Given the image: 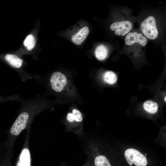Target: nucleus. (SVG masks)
Segmentation results:
<instances>
[{"label":"nucleus","mask_w":166,"mask_h":166,"mask_svg":"<svg viewBox=\"0 0 166 166\" xmlns=\"http://www.w3.org/2000/svg\"><path fill=\"white\" fill-rule=\"evenodd\" d=\"M140 29L141 33L149 39L154 40L158 36L156 19L153 16L148 17L141 22Z\"/></svg>","instance_id":"obj_1"},{"label":"nucleus","mask_w":166,"mask_h":166,"mask_svg":"<svg viewBox=\"0 0 166 166\" xmlns=\"http://www.w3.org/2000/svg\"><path fill=\"white\" fill-rule=\"evenodd\" d=\"M124 155L130 166L133 164L135 166H147L148 161L146 157L138 150L133 148L126 150Z\"/></svg>","instance_id":"obj_2"},{"label":"nucleus","mask_w":166,"mask_h":166,"mask_svg":"<svg viewBox=\"0 0 166 166\" xmlns=\"http://www.w3.org/2000/svg\"><path fill=\"white\" fill-rule=\"evenodd\" d=\"M50 82L52 89L57 92L62 91L66 85L67 78L65 76L59 72H55L51 75Z\"/></svg>","instance_id":"obj_3"},{"label":"nucleus","mask_w":166,"mask_h":166,"mask_svg":"<svg viewBox=\"0 0 166 166\" xmlns=\"http://www.w3.org/2000/svg\"><path fill=\"white\" fill-rule=\"evenodd\" d=\"M133 27L132 23L129 20H122L113 23L110 29L114 31L117 36H124L129 33Z\"/></svg>","instance_id":"obj_4"},{"label":"nucleus","mask_w":166,"mask_h":166,"mask_svg":"<svg viewBox=\"0 0 166 166\" xmlns=\"http://www.w3.org/2000/svg\"><path fill=\"white\" fill-rule=\"evenodd\" d=\"M29 117V115L27 113H21L11 127L10 133L13 135H18L25 128Z\"/></svg>","instance_id":"obj_5"},{"label":"nucleus","mask_w":166,"mask_h":166,"mask_svg":"<svg viewBox=\"0 0 166 166\" xmlns=\"http://www.w3.org/2000/svg\"><path fill=\"white\" fill-rule=\"evenodd\" d=\"M124 42L127 45H131L137 43L144 46L147 45L148 40L141 33L136 31L130 32L126 35Z\"/></svg>","instance_id":"obj_6"},{"label":"nucleus","mask_w":166,"mask_h":166,"mask_svg":"<svg viewBox=\"0 0 166 166\" xmlns=\"http://www.w3.org/2000/svg\"><path fill=\"white\" fill-rule=\"evenodd\" d=\"M89 33V30L87 26L82 28L71 38L72 41L77 45H80L86 39Z\"/></svg>","instance_id":"obj_7"},{"label":"nucleus","mask_w":166,"mask_h":166,"mask_svg":"<svg viewBox=\"0 0 166 166\" xmlns=\"http://www.w3.org/2000/svg\"><path fill=\"white\" fill-rule=\"evenodd\" d=\"M4 58L14 68H20L23 64L22 60L16 55L7 54L5 56Z\"/></svg>","instance_id":"obj_8"},{"label":"nucleus","mask_w":166,"mask_h":166,"mask_svg":"<svg viewBox=\"0 0 166 166\" xmlns=\"http://www.w3.org/2000/svg\"><path fill=\"white\" fill-rule=\"evenodd\" d=\"M30 155L29 150L27 148H25L21 152L17 166H30Z\"/></svg>","instance_id":"obj_9"},{"label":"nucleus","mask_w":166,"mask_h":166,"mask_svg":"<svg viewBox=\"0 0 166 166\" xmlns=\"http://www.w3.org/2000/svg\"><path fill=\"white\" fill-rule=\"evenodd\" d=\"M143 108L144 110L148 113L154 114L157 111L158 105L156 102L151 100H148L144 103Z\"/></svg>","instance_id":"obj_10"},{"label":"nucleus","mask_w":166,"mask_h":166,"mask_svg":"<svg viewBox=\"0 0 166 166\" xmlns=\"http://www.w3.org/2000/svg\"><path fill=\"white\" fill-rule=\"evenodd\" d=\"M96 57L99 60L102 61L105 59L108 54V50L104 45H101L96 48L95 52Z\"/></svg>","instance_id":"obj_11"},{"label":"nucleus","mask_w":166,"mask_h":166,"mask_svg":"<svg viewBox=\"0 0 166 166\" xmlns=\"http://www.w3.org/2000/svg\"><path fill=\"white\" fill-rule=\"evenodd\" d=\"M103 78L106 83L110 85H113L116 83L117 78V75L114 72L108 71L104 73Z\"/></svg>","instance_id":"obj_12"},{"label":"nucleus","mask_w":166,"mask_h":166,"mask_svg":"<svg viewBox=\"0 0 166 166\" xmlns=\"http://www.w3.org/2000/svg\"><path fill=\"white\" fill-rule=\"evenodd\" d=\"M36 44L35 39L32 34L28 35L23 42V45L26 49L29 50H32Z\"/></svg>","instance_id":"obj_13"},{"label":"nucleus","mask_w":166,"mask_h":166,"mask_svg":"<svg viewBox=\"0 0 166 166\" xmlns=\"http://www.w3.org/2000/svg\"><path fill=\"white\" fill-rule=\"evenodd\" d=\"M95 166H111L109 161L105 156L99 155L94 160Z\"/></svg>","instance_id":"obj_14"},{"label":"nucleus","mask_w":166,"mask_h":166,"mask_svg":"<svg viewBox=\"0 0 166 166\" xmlns=\"http://www.w3.org/2000/svg\"><path fill=\"white\" fill-rule=\"evenodd\" d=\"M72 113L73 115L74 120L77 122H81L83 119L82 114L81 112L76 109L73 110Z\"/></svg>","instance_id":"obj_15"},{"label":"nucleus","mask_w":166,"mask_h":166,"mask_svg":"<svg viewBox=\"0 0 166 166\" xmlns=\"http://www.w3.org/2000/svg\"><path fill=\"white\" fill-rule=\"evenodd\" d=\"M66 119L69 122H72L74 121L73 115L72 113H71L67 114Z\"/></svg>","instance_id":"obj_16"},{"label":"nucleus","mask_w":166,"mask_h":166,"mask_svg":"<svg viewBox=\"0 0 166 166\" xmlns=\"http://www.w3.org/2000/svg\"><path fill=\"white\" fill-rule=\"evenodd\" d=\"M164 101L166 102V97L165 96V97H164Z\"/></svg>","instance_id":"obj_17"}]
</instances>
